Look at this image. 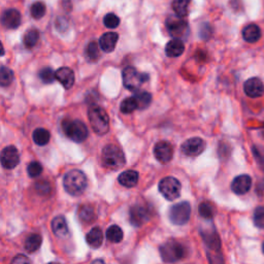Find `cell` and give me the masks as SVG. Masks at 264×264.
Returning a JSON list of instances; mask_svg holds the SVG:
<instances>
[{"mask_svg": "<svg viewBox=\"0 0 264 264\" xmlns=\"http://www.w3.org/2000/svg\"><path fill=\"white\" fill-rule=\"evenodd\" d=\"M134 98L137 103L138 110H145L152 103V95L147 91H136Z\"/></svg>", "mask_w": 264, "mask_h": 264, "instance_id": "obj_30", "label": "cell"}, {"mask_svg": "<svg viewBox=\"0 0 264 264\" xmlns=\"http://www.w3.org/2000/svg\"><path fill=\"white\" fill-rule=\"evenodd\" d=\"M56 80L65 89H71L75 81L74 73L69 67H60L56 72Z\"/></svg>", "mask_w": 264, "mask_h": 264, "instance_id": "obj_17", "label": "cell"}, {"mask_svg": "<svg viewBox=\"0 0 264 264\" xmlns=\"http://www.w3.org/2000/svg\"><path fill=\"white\" fill-rule=\"evenodd\" d=\"M154 155L159 162L168 163L174 157V147L168 142H158L154 147Z\"/></svg>", "mask_w": 264, "mask_h": 264, "instance_id": "obj_13", "label": "cell"}, {"mask_svg": "<svg viewBox=\"0 0 264 264\" xmlns=\"http://www.w3.org/2000/svg\"><path fill=\"white\" fill-rule=\"evenodd\" d=\"M48 264H59V263H56V262H52V263H48Z\"/></svg>", "mask_w": 264, "mask_h": 264, "instance_id": "obj_46", "label": "cell"}, {"mask_svg": "<svg viewBox=\"0 0 264 264\" xmlns=\"http://www.w3.org/2000/svg\"><path fill=\"white\" fill-rule=\"evenodd\" d=\"M246 95L251 98H258L264 94V85L258 77H251L244 84Z\"/></svg>", "mask_w": 264, "mask_h": 264, "instance_id": "obj_14", "label": "cell"}, {"mask_svg": "<svg viewBox=\"0 0 264 264\" xmlns=\"http://www.w3.org/2000/svg\"><path fill=\"white\" fill-rule=\"evenodd\" d=\"M252 187V178L248 175L237 176L231 183V190L237 195H244V194L250 191Z\"/></svg>", "mask_w": 264, "mask_h": 264, "instance_id": "obj_15", "label": "cell"}, {"mask_svg": "<svg viewBox=\"0 0 264 264\" xmlns=\"http://www.w3.org/2000/svg\"><path fill=\"white\" fill-rule=\"evenodd\" d=\"M201 235H203L205 243L209 250L212 251L220 250V247H221L220 237L218 235H217V232L215 230H205L201 232Z\"/></svg>", "mask_w": 264, "mask_h": 264, "instance_id": "obj_20", "label": "cell"}, {"mask_svg": "<svg viewBox=\"0 0 264 264\" xmlns=\"http://www.w3.org/2000/svg\"><path fill=\"white\" fill-rule=\"evenodd\" d=\"M52 229L54 235L59 238H66L69 235V230L66 220L63 216H58L52 221Z\"/></svg>", "mask_w": 264, "mask_h": 264, "instance_id": "obj_19", "label": "cell"}, {"mask_svg": "<svg viewBox=\"0 0 264 264\" xmlns=\"http://www.w3.org/2000/svg\"><path fill=\"white\" fill-rule=\"evenodd\" d=\"M169 220L175 225H184L190 220L191 205L187 201L176 204L169 209Z\"/></svg>", "mask_w": 264, "mask_h": 264, "instance_id": "obj_8", "label": "cell"}, {"mask_svg": "<svg viewBox=\"0 0 264 264\" xmlns=\"http://www.w3.org/2000/svg\"><path fill=\"white\" fill-rule=\"evenodd\" d=\"M38 41H40V31L35 28L29 29L23 37V43H24L25 48L27 49H32L33 46L36 45Z\"/></svg>", "mask_w": 264, "mask_h": 264, "instance_id": "obj_27", "label": "cell"}, {"mask_svg": "<svg viewBox=\"0 0 264 264\" xmlns=\"http://www.w3.org/2000/svg\"><path fill=\"white\" fill-rule=\"evenodd\" d=\"M35 188L38 194H41V195H48V194L51 192V186L46 181L37 183Z\"/></svg>", "mask_w": 264, "mask_h": 264, "instance_id": "obj_41", "label": "cell"}, {"mask_svg": "<svg viewBox=\"0 0 264 264\" xmlns=\"http://www.w3.org/2000/svg\"><path fill=\"white\" fill-rule=\"evenodd\" d=\"M160 254L164 262L175 263L182 260L187 255V250L181 243L172 239L160 247Z\"/></svg>", "mask_w": 264, "mask_h": 264, "instance_id": "obj_4", "label": "cell"}, {"mask_svg": "<svg viewBox=\"0 0 264 264\" xmlns=\"http://www.w3.org/2000/svg\"><path fill=\"white\" fill-rule=\"evenodd\" d=\"M165 25L169 34L176 38V40L185 37L189 32L188 23L176 15L169 17L165 22Z\"/></svg>", "mask_w": 264, "mask_h": 264, "instance_id": "obj_9", "label": "cell"}, {"mask_svg": "<svg viewBox=\"0 0 264 264\" xmlns=\"http://www.w3.org/2000/svg\"><path fill=\"white\" fill-rule=\"evenodd\" d=\"M199 214L204 219L211 220L215 216V207L209 203H203L199 205Z\"/></svg>", "mask_w": 264, "mask_h": 264, "instance_id": "obj_35", "label": "cell"}, {"mask_svg": "<svg viewBox=\"0 0 264 264\" xmlns=\"http://www.w3.org/2000/svg\"><path fill=\"white\" fill-rule=\"evenodd\" d=\"M77 214H79L80 220L84 223H92V222H94L97 218V215H96L94 207L91 206V205H81Z\"/></svg>", "mask_w": 264, "mask_h": 264, "instance_id": "obj_25", "label": "cell"}, {"mask_svg": "<svg viewBox=\"0 0 264 264\" xmlns=\"http://www.w3.org/2000/svg\"><path fill=\"white\" fill-rule=\"evenodd\" d=\"M120 110L123 114H131L133 113L135 110H138L137 103L133 97H127L122 102L120 105Z\"/></svg>", "mask_w": 264, "mask_h": 264, "instance_id": "obj_33", "label": "cell"}, {"mask_svg": "<svg viewBox=\"0 0 264 264\" xmlns=\"http://www.w3.org/2000/svg\"><path fill=\"white\" fill-rule=\"evenodd\" d=\"M88 118L91 127L99 135L106 134L110 130V118L104 108L99 105H92L89 108Z\"/></svg>", "mask_w": 264, "mask_h": 264, "instance_id": "obj_2", "label": "cell"}, {"mask_svg": "<svg viewBox=\"0 0 264 264\" xmlns=\"http://www.w3.org/2000/svg\"><path fill=\"white\" fill-rule=\"evenodd\" d=\"M243 37L247 43L255 44L261 38V29L256 24H250L243 29Z\"/></svg>", "mask_w": 264, "mask_h": 264, "instance_id": "obj_22", "label": "cell"}, {"mask_svg": "<svg viewBox=\"0 0 264 264\" xmlns=\"http://www.w3.org/2000/svg\"><path fill=\"white\" fill-rule=\"evenodd\" d=\"M119 40V34L116 32H106L99 38V46L105 53H111L115 50Z\"/></svg>", "mask_w": 264, "mask_h": 264, "instance_id": "obj_18", "label": "cell"}, {"mask_svg": "<svg viewBox=\"0 0 264 264\" xmlns=\"http://www.w3.org/2000/svg\"><path fill=\"white\" fill-rule=\"evenodd\" d=\"M262 251H263V253H264V243H263V245H262Z\"/></svg>", "mask_w": 264, "mask_h": 264, "instance_id": "obj_45", "label": "cell"}, {"mask_svg": "<svg viewBox=\"0 0 264 264\" xmlns=\"http://www.w3.org/2000/svg\"><path fill=\"white\" fill-rule=\"evenodd\" d=\"M13 81H14L13 71L11 68L2 65L1 68H0V85H1V87L10 86Z\"/></svg>", "mask_w": 264, "mask_h": 264, "instance_id": "obj_32", "label": "cell"}, {"mask_svg": "<svg viewBox=\"0 0 264 264\" xmlns=\"http://www.w3.org/2000/svg\"><path fill=\"white\" fill-rule=\"evenodd\" d=\"M220 251V250H219ZM219 251L208 252V259L211 264H224V259Z\"/></svg>", "mask_w": 264, "mask_h": 264, "instance_id": "obj_42", "label": "cell"}, {"mask_svg": "<svg viewBox=\"0 0 264 264\" xmlns=\"http://www.w3.org/2000/svg\"><path fill=\"white\" fill-rule=\"evenodd\" d=\"M43 243V238L40 235H31L26 238L25 242V250L28 253H33L40 249Z\"/></svg>", "mask_w": 264, "mask_h": 264, "instance_id": "obj_28", "label": "cell"}, {"mask_svg": "<svg viewBox=\"0 0 264 264\" xmlns=\"http://www.w3.org/2000/svg\"><path fill=\"white\" fill-rule=\"evenodd\" d=\"M184 52H185L184 43L181 40H176V38H174V40L168 42L165 46L166 55L170 58L180 57Z\"/></svg>", "mask_w": 264, "mask_h": 264, "instance_id": "obj_21", "label": "cell"}, {"mask_svg": "<svg viewBox=\"0 0 264 264\" xmlns=\"http://www.w3.org/2000/svg\"><path fill=\"white\" fill-rule=\"evenodd\" d=\"M20 155L14 146H7L1 152V164L6 169H13L19 164Z\"/></svg>", "mask_w": 264, "mask_h": 264, "instance_id": "obj_12", "label": "cell"}, {"mask_svg": "<svg viewBox=\"0 0 264 264\" xmlns=\"http://www.w3.org/2000/svg\"><path fill=\"white\" fill-rule=\"evenodd\" d=\"M12 264H31V262L27 256L20 254L15 256V257L13 259Z\"/></svg>", "mask_w": 264, "mask_h": 264, "instance_id": "obj_43", "label": "cell"}, {"mask_svg": "<svg viewBox=\"0 0 264 264\" xmlns=\"http://www.w3.org/2000/svg\"><path fill=\"white\" fill-rule=\"evenodd\" d=\"M205 149V142L200 137H192L186 141L182 147L181 151L189 157H196L203 153Z\"/></svg>", "mask_w": 264, "mask_h": 264, "instance_id": "obj_10", "label": "cell"}, {"mask_svg": "<svg viewBox=\"0 0 264 264\" xmlns=\"http://www.w3.org/2000/svg\"><path fill=\"white\" fill-rule=\"evenodd\" d=\"M87 244L93 248V249H98L99 247H102L103 243V234L100 227H94L92 228L91 231L86 236Z\"/></svg>", "mask_w": 264, "mask_h": 264, "instance_id": "obj_23", "label": "cell"}, {"mask_svg": "<svg viewBox=\"0 0 264 264\" xmlns=\"http://www.w3.org/2000/svg\"><path fill=\"white\" fill-rule=\"evenodd\" d=\"M253 220L256 227L261 228V229L264 228V206L263 205L256 207L254 216H253Z\"/></svg>", "mask_w": 264, "mask_h": 264, "instance_id": "obj_38", "label": "cell"}, {"mask_svg": "<svg viewBox=\"0 0 264 264\" xmlns=\"http://www.w3.org/2000/svg\"><path fill=\"white\" fill-rule=\"evenodd\" d=\"M119 183L126 188H132L138 182V173L135 170H125L119 176Z\"/></svg>", "mask_w": 264, "mask_h": 264, "instance_id": "obj_24", "label": "cell"}, {"mask_svg": "<svg viewBox=\"0 0 264 264\" xmlns=\"http://www.w3.org/2000/svg\"><path fill=\"white\" fill-rule=\"evenodd\" d=\"M182 185L177 178L174 176H166L159 183V191L167 200H175L181 194Z\"/></svg>", "mask_w": 264, "mask_h": 264, "instance_id": "obj_7", "label": "cell"}, {"mask_svg": "<svg viewBox=\"0 0 264 264\" xmlns=\"http://www.w3.org/2000/svg\"><path fill=\"white\" fill-rule=\"evenodd\" d=\"M130 223L135 227H139L150 220L149 208L142 205H135L131 206L129 212Z\"/></svg>", "mask_w": 264, "mask_h": 264, "instance_id": "obj_11", "label": "cell"}, {"mask_svg": "<svg viewBox=\"0 0 264 264\" xmlns=\"http://www.w3.org/2000/svg\"><path fill=\"white\" fill-rule=\"evenodd\" d=\"M21 22L22 17L18 10H6L1 15V23L6 29H17L21 25Z\"/></svg>", "mask_w": 264, "mask_h": 264, "instance_id": "obj_16", "label": "cell"}, {"mask_svg": "<svg viewBox=\"0 0 264 264\" xmlns=\"http://www.w3.org/2000/svg\"><path fill=\"white\" fill-rule=\"evenodd\" d=\"M124 237L123 230L118 226V225H112L106 230V238L110 240L111 243H120Z\"/></svg>", "mask_w": 264, "mask_h": 264, "instance_id": "obj_31", "label": "cell"}, {"mask_svg": "<svg viewBox=\"0 0 264 264\" xmlns=\"http://www.w3.org/2000/svg\"><path fill=\"white\" fill-rule=\"evenodd\" d=\"M91 264H105V262L102 259H96V260L93 261Z\"/></svg>", "mask_w": 264, "mask_h": 264, "instance_id": "obj_44", "label": "cell"}, {"mask_svg": "<svg viewBox=\"0 0 264 264\" xmlns=\"http://www.w3.org/2000/svg\"><path fill=\"white\" fill-rule=\"evenodd\" d=\"M190 2L191 0H173L172 7L176 15L184 18L188 15V7Z\"/></svg>", "mask_w": 264, "mask_h": 264, "instance_id": "obj_29", "label": "cell"}, {"mask_svg": "<svg viewBox=\"0 0 264 264\" xmlns=\"http://www.w3.org/2000/svg\"><path fill=\"white\" fill-rule=\"evenodd\" d=\"M27 173L30 177H37L38 176H41L43 173V166L40 162L37 161H32L29 163V165L27 167Z\"/></svg>", "mask_w": 264, "mask_h": 264, "instance_id": "obj_39", "label": "cell"}, {"mask_svg": "<svg viewBox=\"0 0 264 264\" xmlns=\"http://www.w3.org/2000/svg\"><path fill=\"white\" fill-rule=\"evenodd\" d=\"M32 139L37 146L43 147L49 144L51 139V134L50 132L44 128H36L32 133Z\"/></svg>", "mask_w": 264, "mask_h": 264, "instance_id": "obj_26", "label": "cell"}, {"mask_svg": "<svg viewBox=\"0 0 264 264\" xmlns=\"http://www.w3.org/2000/svg\"><path fill=\"white\" fill-rule=\"evenodd\" d=\"M122 76L124 86L133 92L138 91L144 83L149 81V74L138 73L136 68L132 66H127L124 68Z\"/></svg>", "mask_w": 264, "mask_h": 264, "instance_id": "obj_6", "label": "cell"}, {"mask_svg": "<svg viewBox=\"0 0 264 264\" xmlns=\"http://www.w3.org/2000/svg\"><path fill=\"white\" fill-rule=\"evenodd\" d=\"M87 56L91 61H96L99 58V46L95 42H91L88 44Z\"/></svg>", "mask_w": 264, "mask_h": 264, "instance_id": "obj_40", "label": "cell"}, {"mask_svg": "<svg viewBox=\"0 0 264 264\" xmlns=\"http://www.w3.org/2000/svg\"><path fill=\"white\" fill-rule=\"evenodd\" d=\"M63 185L68 194L73 196H79L86 190L88 181L83 172L79 169H73L65 175Z\"/></svg>", "mask_w": 264, "mask_h": 264, "instance_id": "obj_1", "label": "cell"}, {"mask_svg": "<svg viewBox=\"0 0 264 264\" xmlns=\"http://www.w3.org/2000/svg\"><path fill=\"white\" fill-rule=\"evenodd\" d=\"M62 128L65 135L75 143L85 142L89 135L87 126L80 120H64L62 123Z\"/></svg>", "mask_w": 264, "mask_h": 264, "instance_id": "obj_5", "label": "cell"}, {"mask_svg": "<svg viewBox=\"0 0 264 264\" xmlns=\"http://www.w3.org/2000/svg\"><path fill=\"white\" fill-rule=\"evenodd\" d=\"M103 23H104L105 27L110 28V29H115L120 25V18L118 17L117 15L110 13V14L105 15V17L103 18Z\"/></svg>", "mask_w": 264, "mask_h": 264, "instance_id": "obj_37", "label": "cell"}, {"mask_svg": "<svg viewBox=\"0 0 264 264\" xmlns=\"http://www.w3.org/2000/svg\"><path fill=\"white\" fill-rule=\"evenodd\" d=\"M38 75H40V79L44 84H52L56 80V73H54L51 67H44Z\"/></svg>", "mask_w": 264, "mask_h": 264, "instance_id": "obj_36", "label": "cell"}, {"mask_svg": "<svg viewBox=\"0 0 264 264\" xmlns=\"http://www.w3.org/2000/svg\"><path fill=\"white\" fill-rule=\"evenodd\" d=\"M103 165L107 168L117 170L125 165V155L120 147L116 145H106L102 154Z\"/></svg>", "mask_w": 264, "mask_h": 264, "instance_id": "obj_3", "label": "cell"}, {"mask_svg": "<svg viewBox=\"0 0 264 264\" xmlns=\"http://www.w3.org/2000/svg\"><path fill=\"white\" fill-rule=\"evenodd\" d=\"M45 12H46V7L43 1H36L30 7L31 17L36 20L42 19L45 15Z\"/></svg>", "mask_w": 264, "mask_h": 264, "instance_id": "obj_34", "label": "cell"}]
</instances>
